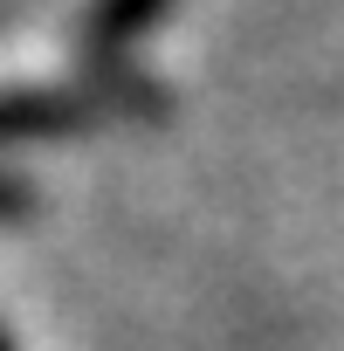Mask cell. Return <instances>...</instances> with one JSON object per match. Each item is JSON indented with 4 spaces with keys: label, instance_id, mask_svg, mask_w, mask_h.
I'll return each instance as SVG.
<instances>
[{
    "label": "cell",
    "instance_id": "3957f363",
    "mask_svg": "<svg viewBox=\"0 0 344 351\" xmlns=\"http://www.w3.org/2000/svg\"><path fill=\"white\" fill-rule=\"evenodd\" d=\"M21 214H35V193H28L21 180H8V172H0V221H21Z\"/></svg>",
    "mask_w": 344,
    "mask_h": 351
},
{
    "label": "cell",
    "instance_id": "7a4b0ae2",
    "mask_svg": "<svg viewBox=\"0 0 344 351\" xmlns=\"http://www.w3.org/2000/svg\"><path fill=\"white\" fill-rule=\"evenodd\" d=\"M172 0H90V14H83V49L90 56H124L138 35H151L165 21Z\"/></svg>",
    "mask_w": 344,
    "mask_h": 351
},
{
    "label": "cell",
    "instance_id": "277c9868",
    "mask_svg": "<svg viewBox=\"0 0 344 351\" xmlns=\"http://www.w3.org/2000/svg\"><path fill=\"white\" fill-rule=\"evenodd\" d=\"M0 351H14V337H8V330H0Z\"/></svg>",
    "mask_w": 344,
    "mask_h": 351
},
{
    "label": "cell",
    "instance_id": "6da1fadb",
    "mask_svg": "<svg viewBox=\"0 0 344 351\" xmlns=\"http://www.w3.org/2000/svg\"><path fill=\"white\" fill-rule=\"evenodd\" d=\"M151 97H117L110 83H69V90H0V145L35 138H83L117 110H145Z\"/></svg>",
    "mask_w": 344,
    "mask_h": 351
}]
</instances>
